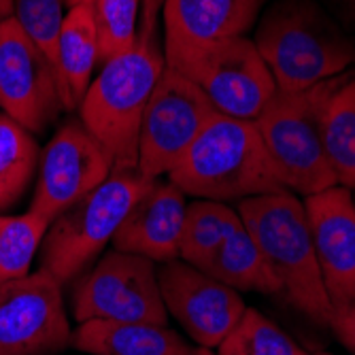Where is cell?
<instances>
[{"label": "cell", "instance_id": "cell-34", "mask_svg": "<svg viewBox=\"0 0 355 355\" xmlns=\"http://www.w3.org/2000/svg\"><path fill=\"white\" fill-rule=\"evenodd\" d=\"M353 202H355V193H353Z\"/></svg>", "mask_w": 355, "mask_h": 355}, {"label": "cell", "instance_id": "cell-23", "mask_svg": "<svg viewBox=\"0 0 355 355\" xmlns=\"http://www.w3.org/2000/svg\"><path fill=\"white\" fill-rule=\"evenodd\" d=\"M49 223L30 211L24 215H0V283L28 275Z\"/></svg>", "mask_w": 355, "mask_h": 355}, {"label": "cell", "instance_id": "cell-4", "mask_svg": "<svg viewBox=\"0 0 355 355\" xmlns=\"http://www.w3.org/2000/svg\"><path fill=\"white\" fill-rule=\"evenodd\" d=\"M164 69V49L157 37L139 35L135 49L105 62L83 96L79 121L109 149L115 168L139 164L141 121Z\"/></svg>", "mask_w": 355, "mask_h": 355}, {"label": "cell", "instance_id": "cell-14", "mask_svg": "<svg viewBox=\"0 0 355 355\" xmlns=\"http://www.w3.org/2000/svg\"><path fill=\"white\" fill-rule=\"evenodd\" d=\"M317 264L334 306H355V202L343 185L304 200Z\"/></svg>", "mask_w": 355, "mask_h": 355}, {"label": "cell", "instance_id": "cell-27", "mask_svg": "<svg viewBox=\"0 0 355 355\" xmlns=\"http://www.w3.org/2000/svg\"><path fill=\"white\" fill-rule=\"evenodd\" d=\"M330 328L336 332L338 340L355 353V306H334Z\"/></svg>", "mask_w": 355, "mask_h": 355}, {"label": "cell", "instance_id": "cell-15", "mask_svg": "<svg viewBox=\"0 0 355 355\" xmlns=\"http://www.w3.org/2000/svg\"><path fill=\"white\" fill-rule=\"evenodd\" d=\"M266 0H166L164 60L175 69L207 45L245 37Z\"/></svg>", "mask_w": 355, "mask_h": 355}, {"label": "cell", "instance_id": "cell-9", "mask_svg": "<svg viewBox=\"0 0 355 355\" xmlns=\"http://www.w3.org/2000/svg\"><path fill=\"white\" fill-rule=\"evenodd\" d=\"M73 315L79 321H139L168 324L153 262L143 255L109 251L73 292Z\"/></svg>", "mask_w": 355, "mask_h": 355}, {"label": "cell", "instance_id": "cell-28", "mask_svg": "<svg viewBox=\"0 0 355 355\" xmlns=\"http://www.w3.org/2000/svg\"><path fill=\"white\" fill-rule=\"evenodd\" d=\"M166 0H141V19H139V35H155L157 15L162 11Z\"/></svg>", "mask_w": 355, "mask_h": 355}, {"label": "cell", "instance_id": "cell-2", "mask_svg": "<svg viewBox=\"0 0 355 355\" xmlns=\"http://www.w3.org/2000/svg\"><path fill=\"white\" fill-rule=\"evenodd\" d=\"M239 215L287 300L315 324L330 326L334 304L321 279L304 202L292 191L264 193L241 200Z\"/></svg>", "mask_w": 355, "mask_h": 355}, {"label": "cell", "instance_id": "cell-18", "mask_svg": "<svg viewBox=\"0 0 355 355\" xmlns=\"http://www.w3.org/2000/svg\"><path fill=\"white\" fill-rule=\"evenodd\" d=\"M71 345L89 355H193V349L171 328L139 321H81Z\"/></svg>", "mask_w": 355, "mask_h": 355}, {"label": "cell", "instance_id": "cell-31", "mask_svg": "<svg viewBox=\"0 0 355 355\" xmlns=\"http://www.w3.org/2000/svg\"><path fill=\"white\" fill-rule=\"evenodd\" d=\"M87 3H94V0H64V7H77V5H87Z\"/></svg>", "mask_w": 355, "mask_h": 355}, {"label": "cell", "instance_id": "cell-13", "mask_svg": "<svg viewBox=\"0 0 355 355\" xmlns=\"http://www.w3.org/2000/svg\"><path fill=\"white\" fill-rule=\"evenodd\" d=\"M157 283L166 311L207 349L219 347L247 309L236 289L185 262H166Z\"/></svg>", "mask_w": 355, "mask_h": 355}, {"label": "cell", "instance_id": "cell-16", "mask_svg": "<svg viewBox=\"0 0 355 355\" xmlns=\"http://www.w3.org/2000/svg\"><path fill=\"white\" fill-rule=\"evenodd\" d=\"M185 209V193L171 181L155 179L128 211L111 243L117 251L151 262H173L179 257Z\"/></svg>", "mask_w": 355, "mask_h": 355}, {"label": "cell", "instance_id": "cell-32", "mask_svg": "<svg viewBox=\"0 0 355 355\" xmlns=\"http://www.w3.org/2000/svg\"><path fill=\"white\" fill-rule=\"evenodd\" d=\"M193 355H217V353H213V351L207 349V347H200V349H193Z\"/></svg>", "mask_w": 355, "mask_h": 355}, {"label": "cell", "instance_id": "cell-3", "mask_svg": "<svg viewBox=\"0 0 355 355\" xmlns=\"http://www.w3.org/2000/svg\"><path fill=\"white\" fill-rule=\"evenodd\" d=\"M255 47L279 92H300L347 73L355 41L311 0H281L257 26Z\"/></svg>", "mask_w": 355, "mask_h": 355}, {"label": "cell", "instance_id": "cell-29", "mask_svg": "<svg viewBox=\"0 0 355 355\" xmlns=\"http://www.w3.org/2000/svg\"><path fill=\"white\" fill-rule=\"evenodd\" d=\"M13 15V0H0V21Z\"/></svg>", "mask_w": 355, "mask_h": 355}, {"label": "cell", "instance_id": "cell-22", "mask_svg": "<svg viewBox=\"0 0 355 355\" xmlns=\"http://www.w3.org/2000/svg\"><path fill=\"white\" fill-rule=\"evenodd\" d=\"M39 166V145L15 119L0 113V211L13 207Z\"/></svg>", "mask_w": 355, "mask_h": 355}, {"label": "cell", "instance_id": "cell-11", "mask_svg": "<svg viewBox=\"0 0 355 355\" xmlns=\"http://www.w3.org/2000/svg\"><path fill=\"white\" fill-rule=\"evenodd\" d=\"M71 336L58 279L41 268L0 283V355H51Z\"/></svg>", "mask_w": 355, "mask_h": 355}, {"label": "cell", "instance_id": "cell-30", "mask_svg": "<svg viewBox=\"0 0 355 355\" xmlns=\"http://www.w3.org/2000/svg\"><path fill=\"white\" fill-rule=\"evenodd\" d=\"M343 7H345L347 13L355 19V0H343Z\"/></svg>", "mask_w": 355, "mask_h": 355}, {"label": "cell", "instance_id": "cell-21", "mask_svg": "<svg viewBox=\"0 0 355 355\" xmlns=\"http://www.w3.org/2000/svg\"><path fill=\"white\" fill-rule=\"evenodd\" d=\"M324 145L336 183L355 189V79H347L328 103Z\"/></svg>", "mask_w": 355, "mask_h": 355}, {"label": "cell", "instance_id": "cell-12", "mask_svg": "<svg viewBox=\"0 0 355 355\" xmlns=\"http://www.w3.org/2000/svg\"><path fill=\"white\" fill-rule=\"evenodd\" d=\"M0 109L32 135L43 132L62 111L51 60L13 15L0 21Z\"/></svg>", "mask_w": 355, "mask_h": 355}, {"label": "cell", "instance_id": "cell-20", "mask_svg": "<svg viewBox=\"0 0 355 355\" xmlns=\"http://www.w3.org/2000/svg\"><path fill=\"white\" fill-rule=\"evenodd\" d=\"M239 221V211L230 209L223 202L196 200L187 205L179 243V257L185 264L202 270V266L211 260V255L221 245L225 234Z\"/></svg>", "mask_w": 355, "mask_h": 355}, {"label": "cell", "instance_id": "cell-5", "mask_svg": "<svg viewBox=\"0 0 355 355\" xmlns=\"http://www.w3.org/2000/svg\"><path fill=\"white\" fill-rule=\"evenodd\" d=\"M353 75H336L300 92H279L255 119L285 189L311 196L338 185L324 145V117L334 92Z\"/></svg>", "mask_w": 355, "mask_h": 355}, {"label": "cell", "instance_id": "cell-26", "mask_svg": "<svg viewBox=\"0 0 355 355\" xmlns=\"http://www.w3.org/2000/svg\"><path fill=\"white\" fill-rule=\"evenodd\" d=\"M64 0H13V17L43 53L55 58L58 35L64 21Z\"/></svg>", "mask_w": 355, "mask_h": 355}, {"label": "cell", "instance_id": "cell-10", "mask_svg": "<svg viewBox=\"0 0 355 355\" xmlns=\"http://www.w3.org/2000/svg\"><path fill=\"white\" fill-rule=\"evenodd\" d=\"M115 168L109 149L79 121H67L39 155V177L30 213L53 221Z\"/></svg>", "mask_w": 355, "mask_h": 355}, {"label": "cell", "instance_id": "cell-7", "mask_svg": "<svg viewBox=\"0 0 355 355\" xmlns=\"http://www.w3.org/2000/svg\"><path fill=\"white\" fill-rule=\"evenodd\" d=\"M175 71L196 83L213 109L234 119L255 121L277 94V83L247 37L225 39L189 53Z\"/></svg>", "mask_w": 355, "mask_h": 355}, {"label": "cell", "instance_id": "cell-17", "mask_svg": "<svg viewBox=\"0 0 355 355\" xmlns=\"http://www.w3.org/2000/svg\"><path fill=\"white\" fill-rule=\"evenodd\" d=\"M98 62V37L92 3L71 7L64 15L53 69L58 79V92L64 111L79 109L83 96L92 83V71Z\"/></svg>", "mask_w": 355, "mask_h": 355}, {"label": "cell", "instance_id": "cell-19", "mask_svg": "<svg viewBox=\"0 0 355 355\" xmlns=\"http://www.w3.org/2000/svg\"><path fill=\"white\" fill-rule=\"evenodd\" d=\"M202 272L241 292L281 294L283 287L268 268L260 247L245 228L243 219L225 234Z\"/></svg>", "mask_w": 355, "mask_h": 355}, {"label": "cell", "instance_id": "cell-24", "mask_svg": "<svg viewBox=\"0 0 355 355\" xmlns=\"http://www.w3.org/2000/svg\"><path fill=\"white\" fill-rule=\"evenodd\" d=\"M217 349V355H309L255 309H245L239 324Z\"/></svg>", "mask_w": 355, "mask_h": 355}, {"label": "cell", "instance_id": "cell-33", "mask_svg": "<svg viewBox=\"0 0 355 355\" xmlns=\"http://www.w3.org/2000/svg\"><path fill=\"white\" fill-rule=\"evenodd\" d=\"M319 355H328V353H319Z\"/></svg>", "mask_w": 355, "mask_h": 355}, {"label": "cell", "instance_id": "cell-6", "mask_svg": "<svg viewBox=\"0 0 355 355\" xmlns=\"http://www.w3.org/2000/svg\"><path fill=\"white\" fill-rule=\"evenodd\" d=\"M153 181L137 168H113L105 183L49 223L41 268L60 283L73 281L113 241L128 211Z\"/></svg>", "mask_w": 355, "mask_h": 355}, {"label": "cell", "instance_id": "cell-1", "mask_svg": "<svg viewBox=\"0 0 355 355\" xmlns=\"http://www.w3.org/2000/svg\"><path fill=\"white\" fill-rule=\"evenodd\" d=\"M168 179L185 196L215 202H241L289 191L279 179L255 121L217 111L168 173Z\"/></svg>", "mask_w": 355, "mask_h": 355}, {"label": "cell", "instance_id": "cell-25", "mask_svg": "<svg viewBox=\"0 0 355 355\" xmlns=\"http://www.w3.org/2000/svg\"><path fill=\"white\" fill-rule=\"evenodd\" d=\"M98 60L105 64L135 49L139 41L141 0H94Z\"/></svg>", "mask_w": 355, "mask_h": 355}, {"label": "cell", "instance_id": "cell-8", "mask_svg": "<svg viewBox=\"0 0 355 355\" xmlns=\"http://www.w3.org/2000/svg\"><path fill=\"white\" fill-rule=\"evenodd\" d=\"M205 92L166 67L147 103L139 135V173L147 179L168 175L213 117Z\"/></svg>", "mask_w": 355, "mask_h": 355}]
</instances>
